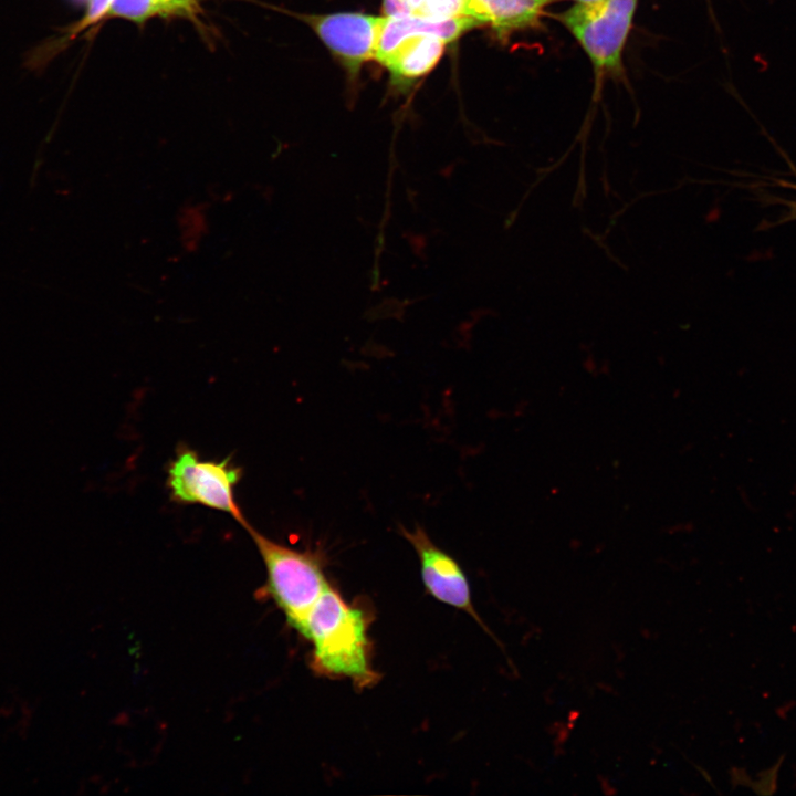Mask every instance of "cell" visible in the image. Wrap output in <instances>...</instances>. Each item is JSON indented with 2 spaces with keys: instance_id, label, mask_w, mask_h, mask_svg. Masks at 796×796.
Listing matches in <instances>:
<instances>
[{
  "instance_id": "cell-1",
  "label": "cell",
  "mask_w": 796,
  "mask_h": 796,
  "mask_svg": "<svg viewBox=\"0 0 796 796\" xmlns=\"http://www.w3.org/2000/svg\"><path fill=\"white\" fill-rule=\"evenodd\" d=\"M368 626L366 610L328 584L300 631L312 645L311 668L331 679H348L356 689L373 687L379 674L370 663Z\"/></svg>"
},
{
  "instance_id": "cell-2",
  "label": "cell",
  "mask_w": 796,
  "mask_h": 796,
  "mask_svg": "<svg viewBox=\"0 0 796 796\" xmlns=\"http://www.w3.org/2000/svg\"><path fill=\"white\" fill-rule=\"evenodd\" d=\"M265 567L263 593L272 598L292 628L301 631L311 609L329 584L320 553L296 549L243 526Z\"/></svg>"
},
{
  "instance_id": "cell-3",
  "label": "cell",
  "mask_w": 796,
  "mask_h": 796,
  "mask_svg": "<svg viewBox=\"0 0 796 796\" xmlns=\"http://www.w3.org/2000/svg\"><path fill=\"white\" fill-rule=\"evenodd\" d=\"M242 469L230 458L201 460L198 453L180 444L167 467L170 500L179 504H197L230 514L239 524H248L234 496Z\"/></svg>"
},
{
  "instance_id": "cell-4",
  "label": "cell",
  "mask_w": 796,
  "mask_h": 796,
  "mask_svg": "<svg viewBox=\"0 0 796 796\" xmlns=\"http://www.w3.org/2000/svg\"><path fill=\"white\" fill-rule=\"evenodd\" d=\"M638 0L578 2L559 14L597 70L617 69Z\"/></svg>"
},
{
  "instance_id": "cell-5",
  "label": "cell",
  "mask_w": 796,
  "mask_h": 796,
  "mask_svg": "<svg viewBox=\"0 0 796 796\" xmlns=\"http://www.w3.org/2000/svg\"><path fill=\"white\" fill-rule=\"evenodd\" d=\"M400 532L418 555L426 591L438 601L469 614L485 628L473 607L470 585L460 564L436 545L420 525L412 530L401 527Z\"/></svg>"
},
{
  "instance_id": "cell-6",
  "label": "cell",
  "mask_w": 796,
  "mask_h": 796,
  "mask_svg": "<svg viewBox=\"0 0 796 796\" xmlns=\"http://www.w3.org/2000/svg\"><path fill=\"white\" fill-rule=\"evenodd\" d=\"M301 18L353 75L375 59L384 17L341 12Z\"/></svg>"
},
{
  "instance_id": "cell-7",
  "label": "cell",
  "mask_w": 796,
  "mask_h": 796,
  "mask_svg": "<svg viewBox=\"0 0 796 796\" xmlns=\"http://www.w3.org/2000/svg\"><path fill=\"white\" fill-rule=\"evenodd\" d=\"M475 25L479 24L468 15L446 20L415 15L384 17L375 59L383 63L402 40L412 35L432 34L447 43Z\"/></svg>"
},
{
  "instance_id": "cell-8",
  "label": "cell",
  "mask_w": 796,
  "mask_h": 796,
  "mask_svg": "<svg viewBox=\"0 0 796 796\" xmlns=\"http://www.w3.org/2000/svg\"><path fill=\"white\" fill-rule=\"evenodd\" d=\"M552 0H465L464 14L500 35L535 24Z\"/></svg>"
},
{
  "instance_id": "cell-9",
  "label": "cell",
  "mask_w": 796,
  "mask_h": 796,
  "mask_svg": "<svg viewBox=\"0 0 796 796\" xmlns=\"http://www.w3.org/2000/svg\"><path fill=\"white\" fill-rule=\"evenodd\" d=\"M446 42L432 34L402 40L381 63L398 78H415L429 72L440 60Z\"/></svg>"
},
{
  "instance_id": "cell-10",
  "label": "cell",
  "mask_w": 796,
  "mask_h": 796,
  "mask_svg": "<svg viewBox=\"0 0 796 796\" xmlns=\"http://www.w3.org/2000/svg\"><path fill=\"white\" fill-rule=\"evenodd\" d=\"M465 0H384L386 17H422L446 20L464 14Z\"/></svg>"
},
{
  "instance_id": "cell-11",
  "label": "cell",
  "mask_w": 796,
  "mask_h": 796,
  "mask_svg": "<svg viewBox=\"0 0 796 796\" xmlns=\"http://www.w3.org/2000/svg\"><path fill=\"white\" fill-rule=\"evenodd\" d=\"M157 15L182 17L172 0H112L105 18H122L144 23Z\"/></svg>"
},
{
  "instance_id": "cell-12",
  "label": "cell",
  "mask_w": 796,
  "mask_h": 796,
  "mask_svg": "<svg viewBox=\"0 0 796 796\" xmlns=\"http://www.w3.org/2000/svg\"><path fill=\"white\" fill-rule=\"evenodd\" d=\"M111 2L112 0H88L87 11L78 27V30L104 19Z\"/></svg>"
},
{
  "instance_id": "cell-13",
  "label": "cell",
  "mask_w": 796,
  "mask_h": 796,
  "mask_svg": "<svg viewBox=\"0 0 796 796\" xmlns=\"http://www.w3.org/2000/svg\"><path fill=\"white\" fill-rule=\"evenodd\" d=\"M178 7L182 17L193 18L196 17L197 3L196 0H172Z\"/></svg>"
},
{
  "instance_id": "cell-14",
  "label": "cell",
  "mask_w": 796,
  "mask_h": 796,
  "mask_svg": "<svg viewBox=\"0 0 796 796\" xmlns=\"http://www.w3.org/2000/svg\"><path fill=\"white\" fill-rule=\"evenodd\" d=\"M576 1L582 2V3H589V2L600 1V0H576Z\"/></svg>"
}]
</instances>
